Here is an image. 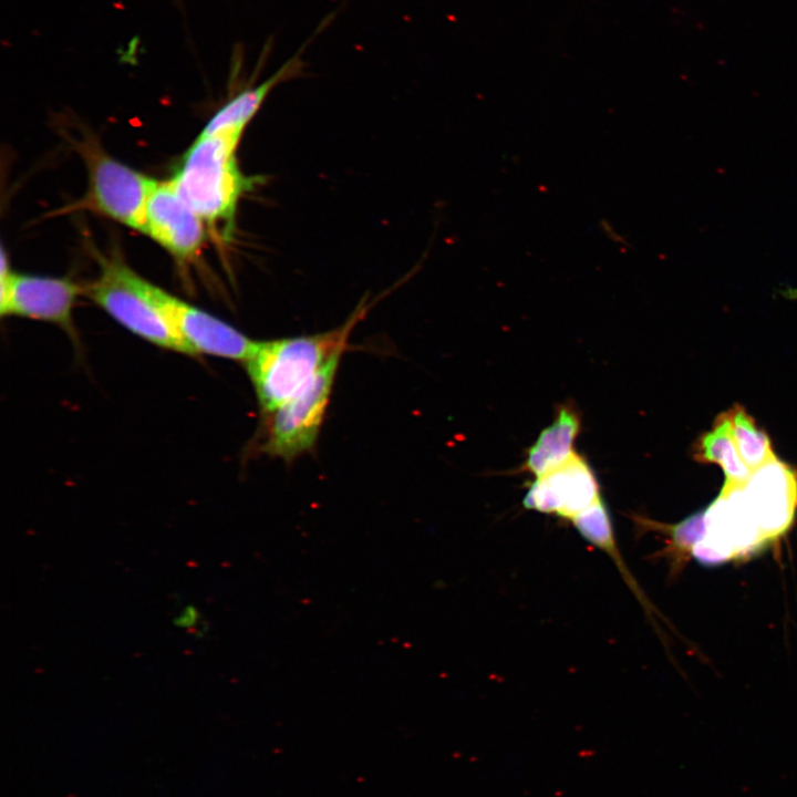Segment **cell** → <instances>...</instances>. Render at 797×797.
I'll return each instance as SVG.
<instances>
[{
  "instance_id": "6da1fadb",
  "label": "cell",
  "mask_w": 797,
  "mask_h": 797,
  "mask_svg": "<svg viewBox=\"0 0 797 797\" xmlns=\"http://www.w3.org/2000/svg\"><path fill=\"white\" fill-rule=\"evenodd\" d=\"M241 135L237 130L200 134L172 178L190 207L206 225L219 229L224 240L234 231L240 197L262 180L239 169L235 153Z\"/></svg>"
},
{
  "instance_id": "7a4b0ae2",
  "label": "cell",
  "mask_w": 797,
  "mask_h": 797,
  "mask_svg": "<svg viewBox=\"0 0 797 797\" xmlns=\"http://www.w3.org/2000/svg\"><path fill=\"white\" fill-rule=\"evenodd\" d=\"M362 306L340 327L310 335L258 341L245 362L260 411L272 412L298 392L335 353L344 351Z\"/></svg>"
},
{
  "instance_id": "3957f363",
  "label": "cell",
  "mask_w": 797,
  "mask_h": 797,
  "mask_svg": "<svg viewBox=\"0 0 797 797\" xmlns=\"http://www.w3.org/2000/svg\"><path fill=\"white\" fill-rule=\"evenodd\" d=\"M143 278L115 257L103 259L84 294L133 334L159 348L195 355L145 291Z\"/></svg>"
},
{
  "instance_id": "277c9868",
  "label": "cell",
  "mask_w": 797,
  "mask_h": 797,
  "mask_svg": "<svg viewBox=\"0 0 797 797\" xmlns=\"http://www.w3.org/2000/svg\"><path fill=\"white\" fill-rule=\"evenodd\" d=\"M343 352L335 353L298 392L263 415L260 452L291 462L314 447Z\"/></svg>"
},
{
  "instance_id": "5b68a950",
  "label": "cell",
  "mask_w": 797,
  "mask_h": 797,
  "mask_svg": "<svg viewBox=\"0 0 797 797\" xmlns=\"http://www.w3.org/2000/svg\"><path fill=\"white\" fill-rule=\"evenodd\" d=\"M89 172L82 206L144 232L145 208L157 180L126 166L95 143L80 145Z\"/></svg>"
},
{
  "instance_id": "8992f818",
  "label": "cell",
  "mask_w": 797,
  "mask_h": 797,
  "mask_svg": "<svg viewBox=\"0 0 797 797\" xmlns=\"http://www.w3.org/2000/svg\"><path fill=\"white\" fill-rule=\"evenodd\" d=\"M1 315H18L53 323L74 335L72 319L84 287L69 278L14 273L2 249L0 275Z\"/></svg>"
},
{
  "instance_id": "52a82bcc",
  "label": "cell",
  "mask_w": 797,
  "mask_h": 797,
  "mask_svg": "<svg viewBox=\"0 0 797 797\" xmlns=\"http://www.w3.org/2000/svg\"><path fill=\"white\" fill-rule=\"evenodd\" d=\"M143 287L193 353L246 362L257 342L143 278Z\"/></svg>"
},
{
  "instance_id": "ba28073f",
  "label": "cell",
  "mask_w": 797,
  "mask_h": 797,
  "mask_svg": "<svg viewBox=\"0 0 797 797\" xmlns=\"http://www.w3.org/2000/svg\"><path fill=\"white\" fill-rule=\"evenodd\" d=\"M601 497L592 467L575 452L561 465L535 478L526 490L522 505L526 509L571 521Z\"/></svg>"
},
{
  "instance_id": "9c48e42d",
  "label": "cell",
  "mask_w": 797,
  "mask_h": 797,
  "mask_svg": "<svg viewBox=\"0 0 797 797\" xmlns=\"http://www.w3.org/2000/svg\"><path fill=\"white\" fill-rule=\"evenodd\" d=\"M204 225L173 179L157 180L146 203L144 234L177 259L189 260L204 244Z\"/></svg>"
},
{
  "instance_id": "30bf717a",
  "label": "cell",
  "mask_w": 797,
  "mask_h": 797,
  "mask_svg": "<svg viewBox=\"0 0 797 797\" xmlns=\"http://www.w3.org/2000/svg\"><path fill=\"white\" fill-rule=\"evenodd\" d=\"M754 514L772 545L791 528L797 514V472L774 457L753 470L742 485Z\"/></svg>"
},
{
  "instance_id": "8fae6325",
  "label": "cell",
  "mask_w": 797,
  "mask_h": 797,
  "mask_svg": "<svg viewBox=\"0 0 797 797\" xmlns=\"http://www.w3.org/2000/svg\"><path fill=\"white\" fill-rule=\"evenodd\" d=\"M581 418L571 403L561 404L555 420L544 428L526 453L522 472L539 477L566 462L576 451Z\"/></svg>"
},
{
  "instance_id": "7c38bea8",
  "label": "cell",
  "mask_w": 797,
  "mask_h": 797,
  "mask_svg": "<svg viewBox=\"0 0 797 797\" xmlns=\"http://www.w3.org/2000/svg\"><path fill=\"white\" fill-rule=\"evenodd\" d=\"M302 65L300 52L287 61L275 74L255 87L240 92L225 104L200 134L208 135L220 131H242L255 116L268 94L280 82L296 75Z\"/></svg>"
},
{
  "instance_id": "4fadbf2b",
  "label": "cell",
  "mask_w": 797,
  "mask_h": 797,
  "mask_svg": "<svg viewBox=\"0 0 797 797\" xmlns=\"http://www.w3.org/2000/svg\"><path fill=\"white\" fill-rule=\"evenodd\" d=\"M578 534L588 542L607 553L619 569L623 580L638 598L641 605L650 613L651 604L640 589L638 582L625 565L618 548L610 510L603 499L580 513L570 521Z\"/></svg>"
},
{
  "instance_id": "5bb4252c",
  "label": "cell",
  "mask_w": 797,
  "mask_h": 797,
  "mask_svg": "<svg viewBox=\"0 0 797 797\" xmlns=\"http://www.w3.org/2000/svg\"><path fill=\"white\" fill-rule=\"evenodd\" d=\"M693 457L700 463L718 465L725 476L724 485H743L753 473L735 445L727 412L720 414L712 428L697 438Z\"/></svg>"
},
{
  "instance_id": "9a60e30c",
  "label": "cell",
  "mask_w": 797,
  "mask_h": 797,
  "mask_svg": "<svg viewBox=\"0 0 797 797\" xmlns=\"http://www.w3.org/2000/svg\"><path fill=\"white\" fill-rule=\"evenodd\" d=\"M726 412L735 445L752 472L776 457L768 435L756 425L744 407L734 405Z\"/></svg>"
}]
</instances>
